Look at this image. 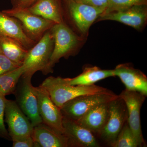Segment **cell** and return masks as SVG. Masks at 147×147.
<instances>
[{
  "mask_svg": "<svg viewBox=\"0 0 147 147\" xmlns=\"http://www.w3.org/2000/svg\"><path fill=\"white\" fill-rule=\"evenodd\" d=\"M127 113L123 100L118 96L109 102V114L107 122L99 135L111 146L115 141L127 120Z\"/></svg>",
  "mask_w": 147,
  "mask_h": 147,
  "instance_id": "52a82bcc",
  "label": "cell"
},
{
  "mask_svg": "<svg viewBox=\"0 0 147 147\" xmlns=\"http://www.w3.org/2000/svg\"><path fill=\"white\" fill-rule=\"evenodd\" d=\"M54 45V37L49 30L39 41L28 50L22 65L24 70L22 75L32 77L37 71H41L46 75Z\"/></svg>",
  "mask_w": 147,
  "mask_h": 147,
  "instance_id": "7a4b0ae2",
  "label": "cell"
},
{
  "mask_svg": "<svg viewBox=\"0 0 147 147\" xmlns=\"http://www.w3.org/2000/svg\"><path fill=\"white\" fill-rule=\"evenodd\" d=\"M5 96L0 93V138L11 140L8 130L5 125Z\"/></svg>",
  "mask_w": 147,
  "mask_h": 147,
  "instance_id": "cb8c5ba5",
  "label": "cell"
},
{
  "mask_svg": "<svg viewBox=\"0 0 147 147\" xmlns=\"http://www.w3.org/2000/svg\"><path fill=\"white\" fill-rule=\"evenodd\" d=\"M147 4V0H108V5L102 14L119 11L133 5Z\"/></svg>",
  "mask_w": 147,
  "mask_h": 147,
  "instance_id": "603a6c76",
  "label": "cell"
},
{
  "mask_svg": "<svg viewBox=\"0 0 147 147\" xmlns=\"http://www.w3.org/2000/svg\"><path fill=\"white\" fill-rule=\"evenodd\" d=\"M115 76H118L129 91L138 92L147 96V78L139 69L127 64L119 65L114 69Z\"/></svg>",
  "mask_w": 147,
  "mask_h": 147,
  "instance_id": "5bb4252c",
  "label": "cell"
},
{
  "mask_svg": "<svg viewBox=\"0 0 147 147\" xmlns=\"http://www.w3.org/2000/svg\"><path fill=\"white\" fill-rule=\"evenodd\" d=\"M77 2L91 6L102 9L105 10L108 5V0H74Z\"/></svg>",
  "mask_w": 147,
  "mask_h": 147,
  "instance_id": "4316f807",
  "label": "cell"
},
{
  "mask_svg": "<svg viewBox=\"0 0 147 147\" xmlns=\"http://www.w3.org/2000/svg\"><path fill=\"white\" fill-rule=\"evenodd\" d=\"M50 31L54 37V45L47 74L53 72V67L61 58L73 55L79 42L78 37L64 22L55 24Z\"/></svg>",
  "mask_w": 147,
  "mask_h": 147,
  "instance_id": "3957f363",
  "label": "cell"
},
{
  "mask_svg": "<svg viewBox=\"0 0 147 147\" xmlns=\"http://www.w3.org/2000/svg\"><path fill=\"white\" fill-rule=\"evenodd\" d=\"M109 102L92 108L76 121L93 133L99 134L108 119Z\"/></svg>",
  "mask_w": 147,
  "mask_h": 147,
  "instance_id": "e0dca14e",
  "label": "cell"
},
{
  "mask_svg": "<svg viewBox=\"0 0 147 147\" xmlns=\"http://www.w3.org/2000/svg\"><path fill=\"white\" fill-rule=\"evenodd\" d=\"M63 5L75 26L83 34L86 33L92 24L104 11L74 0H62Z\"/></svg>",
  "mask_w": 147,
  "mask_h": 147,
  "instance_id": "ba28073f",
  "label": "cell"
},
{
  "mask_svg": "<svg viewBox=\"0 0 147 147\" xmlns=\"http://www.w3.org/2000/svg\"><path fill=\"white\" fill-rule=\"evenodd\" d=\"M38 0H11L12 8L28 9Z\"/></svg>",
  "mask_w": 147,
  "mask_h": 147,
  "instance_id": "83f0119b",
  "label": "cell"
},
{
  "mask_svg": "<svg viewBox=\"0 0 147 147\" xmlns=\"http://www.w3.org/2000/svg\"><path fill=\"white\" fill-rule=\"evenodd\" d=\"M32 78L22 75L13 94L17 105L34 127L42 121L38 112L37 96L35 87L32 84Z\"/></svg>",
  "mask_w": 147,
  "mask_h": 147,
  "instance_id": "5b68a950",
  "label": "cell"
},
{
  "mask_svg": "<svg viewBox=\"0 0 147 147\" xmlns=\"http://www.w3.org/2000/svg\"><path fill=\"white\" fill-rule=\"evenodd\" d=\"M32 137L34 147H68L67 139L64 134L42 122L34 127Z\"/></svg>",
  "mask_w": 147,
  "mask_h": 147,
  "instance_id": "9a60e30c",
  "label": "cell"
},
{
  "mask_svg": "<svg viewBox=\"0 0 147 147\" xmlns=\"http://www.w3.org/2000/svg\"><path fill=\"white\" fill-rule=\"evenodd\" d=\"M20 66L7 57L0 50V75Z\"/></svg>",
  "mask_w": 147,
  "mask_h": 147,
  "instance_id": "d4e9b609",
  "label": "cell"
},
{
  "mask_svg": "<svg viewBox=\"0 0 147 147\" xmlns=\"http://www.w3.org/2000/svg\"><path fill=\"white\" fill-rule=\"evenodd\" d=\"M24 71V67L21 65L0 75V93L5 96L13 94Z\"/></svg>",
  "mask_w": 147,
  "mask_h": 147,
  "instance_id": "44dd1931",
  "label": "cell"
},
{
  "mask_svg": "<svg viewBox=\"0 0 147 147\" xmlns=\"http://www.w3.org/2000/svg\"><path fill=\"white\" fill-rule=\"evenodd\" d=\"M0 36L15 39L28 50L36 43L25 34L17 19L5 14L2 11H0Z\"/></svg>",
  "mask_w": 147,
  "mask_h": 147,
  "instance_id": "2e32d148",
  "label": "cell"
},
{
  "mask_svg": "<svg viewBox=\"0 0 147 147\" xmlns=\"http://www.w3.org/2000/svg\"><path fill=\"white\" fill-rule=\"evenodd\" d=\"M13 147H33L34 142L32 136L16 137L11 139Z\"/></svg>",
  "mask_w": 147,
  "mask_h": 147,
  "instance_id": "484cf974",
  "label": "cell"
},
{
  "mask_svg": "<svg viewBox=\"0 0 147 147\" xmlns=\"http://www.w3.org/2000/svg\"><path fill=\"white\" fill-rule=\"evenodd\" d=\"M119 96L126 105L129 126L137 139L139 147L143 146L145 142L141 127L140 111L146 96L138 92L126 89L123 91Z\"/></svg>",
  "mask_w": 147,
  "mask_h": 147,
  "instance_id": "30bf717a",
  "label": "cell"
},
{
  "mask_svg": "<svg viewBox=\"0 0 147 147\" xmlns=\"http://www.w3.org/2000/svg\"><path fill=\"white\" fill-rule=\"evenodd\" d=\"M62 0H38L28 9L35 15L56 24L63 22Z\"/></svg>",
  "mask_w": 147,
  "mask_h": 147,
  "instance_id": "ac0fdd59",
  "label": "cell"
},
{
  "mask_svg": "<svg viewBox=\"0 0 147 147\" xmlns=\"http://www.w3.org/2000/svg\"><path fill=\"white\" fill-rule=\"evenodd\" d=\"M111 146L113 147H139V143L133 131L129 126L127 120L125 122L115 141Z\"/></svg>",
  "mask_w": 147,
  "mask_h": 147,
  "instance_id": "7402d4cb",
  "label": "cell"
},
{
  "mask_svg": "<svg viewBox=\"0 0 147 147\" xmlns=\"http://www.w3.org/2000/svg\"><path fill=\"white\" fill-rule=\"evenodd\" d=\"M147 19V5H139L119 11L101 14L98 20L118 21L140 30L146 25Z\"/></svg>",
  "mask_w": 147,
  "mask_h": 147,
  "instance_id": "7c38bea8",
  "label": "cell"
},
{
  "mask_svg": "<svg viewBox=\"0 0 147 147\" xmlns=\"http://www.w3.org/2000/svg\"><path fill=\"white\" fill-rule=\"evenodd\" d=\"M38 112L42 123L63 134V116L60 108L53 102L48 92L40 86L35 87Z\"/></svg>",
  "mask_w": 147,
  "mask_h": 147,
  "instance_id": "8fae6325",
  "label": "cell"
},
{
  "mask_svg": "<svg viewBox=\"0 0 147 147\" xmlns=\"http://www.w3.org/2000/svg\"><path fill=\"white\" fill-rule=\"evenodd\" d=\"M0 50L7 57L19 66L24 63L28 51L17 40L2 36H0Z\"/></svg>",
  "mask_w": 147,
  "mask_h": 147,
  "instance_id": "ffe728a7",
  "label": "cell"
},
{
  "mask_svg": "<svg viewBox=\"0 0 147 147\" xmlns=\"http://www.w3.org/2000/svg\"><path fill=\"white\" fill-rule=\"evenodd\" d=\"M5 117L11 140L16 137L32 136L34 127L15 100L6 99Z\"/></svg>",
  "mask_w": 147,
  "mask_h": 147,
  "instance_id": "9c48e42d",
  "label": "cell"
},
{
  "mask_svg": "<svg viewBox=\"0 0 147 147\" xmlns=\"http://www.w3.org/2000/svg\"><path fill=\"white\" fill-rule=\"evenodd\" d=\"M115 76L114 69H102L96 66L86 67L83 72L73 78H65L72 86H90L102 79Z\"/></svg>",
  "mask_w": 147,
  "mask_h": 147,
  "instance_id": "d6986e66",
  "label": "cell"
},
{
  "mask_svg": "<svg viewBox=\"0 0 147 147\" xmlns=\"http://www.w3.org/2000/svg\"><path fill=\"white\" fill-rule=\"evenodd\" d=\"M3 13L16 18L20 22L25 34L36 42L56 23L35 15L28 9L11 8L2 11Z\"/></svg>",
  "mask_w": 147,
  "mask_h": 147,
  "instance_id": "8992f818",
  "label": "cell"
},
{
  "mask_svg": "<svg viewBox=\"0 0 147 147\" xmlns=\"http://www.w3.org/2000/svg\"><path fill=\"white\" fill-rule=\"evenodd\" d=\"M48 92L55 105L61 108L67 102L80 96L109 91V90L95 85L72 86L65 78L50 76L40 85Z\"/></svg>",
  "mask_w": 147,
  "mask_h": 147,
  "instance_id": "6da1fadb",
  "label": "cell"
},
{
  "mask_svg": "<svg viewBox=\"0 0 147 147\" xmlns=\"http://www.w3.org/2000/svg\"><path fill=\"white\" fill-rule=\"evenodd\" d=\"M113 92L80 96L65 102L60 108L63 116L75 121L97 105L106 103L118 97Z\"/></svg>",
  "mask_w": 147,
  "mask_h": 147,
  "instance_id": "277c9868",
  "label": "cell"
},
{
  "mask_svg": "<svg viewBox=\"0 0 147 147\" xmlns=\"http://www.w3.org/2000/svg\"><path fill=\"white\" fill-rule=\"evenodd\" d=\"M63 134L67 139L68 147L99 146L94 133L76 121L63 116Z\"/></svg>",
  "mask_w": 147,
  "mask_h": 147,
  "instance_id": "4fadbf2b",
  "label": "cell"
}]
</instances>
